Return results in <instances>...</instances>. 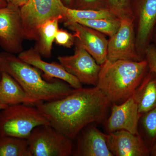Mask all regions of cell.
Masks as SVG:
<instances>
[{"label":"cell","mask_w":156,"mask_h":156,"mask_svg":"<svg viewBox=\"0 0 156 156\" xmlns=\"http://www.w3.org/2000/svg\"><path fill=\"white\" fill-rule=\"evenodd\" d=\"M111 103L96 87L75 89L67 96L35 105L50 125L73 140L80 131L106 118Z\"/></svg>","instance_id":"cell-1"},{"label":"cell","mask_w":156,"mask_h":156,"mask_svg":"<svg viewBox=\"0 0 156 156\" xmlns=\"http://www.w3.org/2000/svg\"><path fill=\"white\" fill-rule=\"evenodd\" d=\"M0 68L17 81L36 105L64 98L75 89L59 79L45 80L40 70L8 52L0 53Z\"/></svg>","instance_id":"cell-2"},{"label":"cell","mask_w":156,"mask_h":156,"mask_svg":"<svg viewBox=\"0 0 156 156\" xmlns=\"http://www.w3.org/2000/svg\"><path fill=\"white\" fill-rule=\"evenodd\" d=\"M148 71L145 59L139 61L107 59L101 65L96 87L111 104H119L131 97Z\"/></svg>","instance_id":"cell-3"},{"label":"cell","mask_w":156,"mask_h":156,"mask_svg":"<svg viewBox=\"0 0 156 156\" xmlns=\"http://www.w3.org/2000/svg\"><path fill=\"white\" fill-rule=\"evenodd\" d=\"M41 125H50V123L35 106L20 104L0 110V137L27 139L34 128Z\"/></svg>","instance_id":"cell-4"},{"label":"cell","mask_w":156,"mask_h":156,"mask_svg":"<svg viewBox=\"0 0 156 156\" xmlns=\"http://www.w3.org/2000/svg\"><path fill=\"white\" fill-rule=\"evenodd\" d=\"M30 156H69L73 140L50 125H41L32 130L28 138Z\"/></svg>","instance_id":"cell-5"},{"label":"cell","mask_w":156,"mask_h":156,"mask_svg":"<svg viewBox=\"0 0 156 156\" xmlns=\"http://www.w3.org/2000/svg\"><path fill=\"white\" fill-rule=\"evenodd\" d=\"M64 6L61 0H28L20 8L25 39L36 41L39 27L48 20L63 21Z\"/></svg>","instance_id":"cell-6"},{"label":"cell","mask_w":156,"mask_h":156,"mask_svg":"<svg viewBox=\"0 0 156 156\" xmlns=\"http://www.w3.org/2000/svg\"><path fill=\"white\" fill-rule=\"evenodd\" d=\"M25 39L20 8L8 5L0 9V46L5 52L19 54Z\"/></svg>","instance_id":"cell-7"},{"label":"cell","mask_w":156,"mask_h":156,"mask_svg":"<svg viewBox=\"0 0 156 156\" xmlns=\"http://www.w3.org/2000/svg\"><path fill=\"white\" fill-rule=\"evenodd\" d=\"M134 20L135 18L121 20L119 29L108 40V60L139 61L144 59L136 50Z\"/></svg>","instance_id":"cell-8"},{"label":"cell","mask_w":156,"mask_h":156,"mask_svg":"<svg viewBox=\"0 0 156 156\" xmlns=\"http://www.w3.org/2000/svg\"><path fill=\"white\" fill-rule=\"evenodd\" d=\"M75 44L73 55L58 56V61L81 83L96 87L101 65L76 40Z\"/></svg>","instance_id":"cell-9"},{"label":"cell","mask_w":156,"mask_h":156,"mask_svg":"<svg viewBox=\"0 0 156 156\" xmlns=\"http://www.w3.org/2000/svg\"><path fill=\"white\" fill-rule=\"evenodd\" d=\"M140 115L132 95L123 103L112 104L110 115L105 122L108 133L124 130L132 134H139L138 125Z\"/></svg>","instance_id":"cell-10"},{"label":"cell","mask_w":156,"mask_h":156,"mask_svg":"<svg viewBox=\"0 0 156 156\" xmlns=\"http://www.w3.org/2000/svg\"><path fill=\"white\" fill-rule=\"evenodd\" d=\"M136 16V49L144 59V52L152 41L156 27V0H138Z\"/></svg>","instance_id":"cell-11"},{"label":"cell","mask_w":156,"mask_h":156,"mask_svg":"<svg viewBox=\"0 0 156 156\" xmlns=\"http://www.w3.org/2000/svg\"><path fill=\"white\" fill-rule=\"evenodd\" d=\"M76 146L72 155L113 156L107 143V134L98 129L94 124L83 128L77 135Z\"/></svg>","instance_id":"cell-12"},{"label":"cell","mask_w":156,"mask_h":156,"mask_svg":"<svg viewBox=\"0 0 156 156\" xmlns=\"http://www.w3.org/2000/svg\"><path fill=\"white\" fill-rule=\"evenodd\" d=\"M73 32L77 41L101 65L107 60L108 40L104 34L78 23L67 25Z\"/></svg>","instance_id":"cell-13"},{"label":"cell","mask_w":156,"mask_h":156,"mask_svg":"<svg viewBox=\"0 0 156 156\" xmlns=\"http://www.w3.org/2000/svg\"><path fill=\"white\" fill-rule=\"evenodd\" d=\"M109 149L114 156H148L150 148L140 134L122 130L107 134Z\"/></svg>","instance_id":"cell-14"},{"label":"cell","mask_w":156,"mask_h":156,"mask_svg":"<svg viewBox=\"0 0 156 156\" xmlns=\"http://www.w3.org/2000/svg\"><path fill=\"white\" fill-rule=\"evenodd\" d=\"M18 56L23 61L41 71L44 73L43 76L47 80L59 79L66 82L73 89L82 87V83L78 79L68 72L60 63H49L44 61L35 48L23 51L18 54Z\"/></svg>","instance_id":"cell-15"},{"label":"cell","mask_w":156,"mask_h":156,"mask_svg":"<svg viewBox=\"0 0 156 156\" xmlns=\"http://www.w3.org/2000/svg\"><path fill=\"white\" fill-rule=\"evenodd\" d=\"M0 101L7 106L24 104L35 106L36 103L17 81L2 71L0 79Z\"/></svg>","instance_id":"cell-16"},{"label":"cell","mask_w":156,"mask_h":156,"mask_svg":"<svg viewBox=\"0 0 156 156\" xmlns=\"http://www.w3.org/2000/svg\"><path fill=\"white\" fill-rule=\"evenodd\" d=\"M141 115L156 107V73L148 71L132 94Z\"/></svg>","instance_id":"cell-17"},{"label":"cell","mask_w":156,"mask_h":156,"mask_svg":"<svg viewBox=\"0 0 156 156\" xmlns=\"http://www.w3.org/2000/svg\"><path fill=\"white\" fill-rule=\"evenodd\" d=\"M59 18L46 20L39 27L36 41V50L41 56L46 58L52 56V47L58 29Z\"/></svg>","instance_id":"cell-18"},{"label":"cell","mask_w":156,"mask_h":156,"mask_svg":"<svg viewBox=\"0 0 156 156\" xmlns=\"http://www.w3.org/2000/svg\"><path fill=\"white\" fill-rule=\"evenodd\" d=\"M64 25L76 22L80 20L99 19L117 17L108 9L102 10H79L70 9L64 6L63 8Z\"/></svg>","instance_id":"cell-19"},{"label":"cell","mask_w":156,"mask_h":156,"mask_svg":"<svg viewBox=\"0 0 156 156\" xmlns=\"http://www.w3.org/2000/svg\"><path fill=\"white\" fill-rule=\"evenodd\" d=\"M0 156H30L27 140L13 136H1Z\"/></svg>","instance_id":"cell-20"},{"label":"cell","mask_w":156,"mask_h":156,"mask_svg":"<svg viewBox=\"0 0 156 156\" xmlns=\"http://www.w3.org/2000/svg\"><path fill=\"white\" fill-rule=\"evenodd\" d=\"M140 136L150 149L156 143V107L140 116L138 125Z\"/></svg>","instance_id":"cell-21"},{"label":"cell","mask_w":156,"mask_h":156,"mask_svg":"<svg viewBox=\"0 0 156 156\" xmlns=\"http://www.w3.org/2000/svg\"><path fill=\"white\" fill-rule=\"evenodd\" d=\"M76 23L98 31L100 32L109 37L112 36L119 29L121 19L118 17L99 19L80 20Z\"/></svg>","instance_id":"cell-22"},{"label":"cell","mask_w":156,"mask_h":156,"mask_svg":"<svg viewBox=\"0 0 156 156\" xmlns=\"http://www.w3.org/2000/svg\"><path fill=\"white\" fill-rule=\"evenodd\" d=\"M108 8L120 19L135 18L131 0H105Z\"/></svg>","instance_id":"cell-23"},{"label":"cell","mask_w":156,"mask_h":156,"mask_svg":"<svg viewBox=\"0 0 156 156\" xmlns=\"http://www.w3.org/2000/svg\"><path fill=\"white\" fill-rule=\"evenodd\" d=\"M72 9L96 10L108 9L105 0H75Z\"/></svg>","instance_id":"cell-24"},{"label":"cell","mask_w":156,"mask_h":156,"mask_svg":"<svg viewBox=\"0 0 156 156\" xmlns=\"http://www.w3.org/2000/svg\"><path fill=\"white\" fill-rule=\"evenodd\" d=\"M76 37L74 34L65 30L58 29L55 37L56 44L66 48H71L75 44Z\"/></svg>","instance_id":"cell-25"},{"label":"cell","mask_w":156,"mask_h":156,"mask_svg":"<svg viewBox=\"0 0 156 156\" xmlns=\"http://www.w3.org/2000/svg\"><path fill=\"white\" fill-rule=\"evenodd\" d=\"M144 59L147 62L149 70L156 73V46L151 43L144 52Z\"/></svg>","instance_id":"cell-26"},{"label":"cell","mask_w":156,"mask_h":156,"mask_svg":"<svg viewBox=\"0 0 156 156\" xmlns=\"http://www.w3.org/2000/svg\"><path fill=\"white\" fill-rule=\"evenodd\" d=\"M8 5L21 8L27 2L28 0H6Z\"/></svg>","instance_id":"cell-27"},{"label":"cell","mask_w":156,"mask_h":156,"mask_svg":"<svg viewBox=\"0 0 156 156\" xmlns=\"http://www.w3.org/2000/svg\"><path fill=\"white\" fill-rule=\"evenodd\" d=\"M74 1L75 0H61V2L63 5L65 7L70 9H72Z\"/></svg>","instance_id":"cell-28"},{"label":"cell","mask_w":156,"mask_h":156,"mask_svg":"<svg viewBox=\"0 0 156 156\" xmlns=\"http://www.w3.org/2000/svg\"><path fill=\"white\" fill-rule=\"evenodd\" d=\"M150 155L156 156V143L150 149Z\"/></svg>","instance_id":"cell-29"},{"label":"cell","mask_w":156,"mask_h":156,"mask_svg":"<svg viewBox=\"0 0 156 156\" xmlns=\"http://www.w3.org/2000/svg\"><path fill=\"white\" fill-rule=\"evenodd\" d=\"M8 5L6 0H0V9L4 8Z\"/></svg>","instance_id":"cell-30"},{"label":"cell","mask_w":156,"mask_h":156,"mask_svg":"<svg viewBox=\"0 0 156 156\" xmlns=\"http://www.w3.org/2000/svg\"><path fill=\"white\" fill-rule=\"evenodd\" d=\"M153 40L154 41V44L156 46V27L154 31L153 36L152 38V41Z\"/></svg>","instance_id":"cell-31"},{"label":"cell","mask_w":156,"mask_h":156,"mask_svg":"<svg viewBox=\"0 0 156 156\" xmlns=\"http://www.w3.org/2000/svg\"><path fill=\"white\" fill-rule=\"evenodd\" d=\"M7 105H5L4 104L2 103L1 101H0V110H1L2 109L5 108L6 107H7Z\"/></svg>","instance_id":"cell-32"},{"label":"cell","mask_w":156,"mask_h":156,"mask_svg":"<svg viewBox=\"0 0 156 156\" xmlns=\"http://www.w3.org/2000/svg\"><path fill=\"white\" fill-rule=\"evenodd\" d=\"M1 74H2V71H1V68H0V79L1 77Z\"/></svg>","instance_id":"cell-33"}]
</instances>
